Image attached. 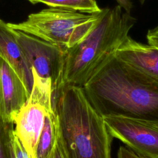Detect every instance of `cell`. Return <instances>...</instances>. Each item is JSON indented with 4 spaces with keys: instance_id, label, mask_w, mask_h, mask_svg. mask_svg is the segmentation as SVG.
I'll use <instances>...</instances> for the list:
<instances>
[{
    "instance_id": "cell-1",
    "label": "cell",
    "mask_w": 158,
    "mask_h": 158,
    "mask_svg": "<svg viewBox=\"0 0 158 158\" xmlns=\"http://www.w3.org/2000/svg\"><path fill=\"white\" fill-rule=\"evenodd\" d=\"M103 117H120L158 122V81L110 57L82 87Z\"/></svg>"
},
{
    "instance_id": "cell-2",
    "label": "cell",
    "mask_w": 158,
    "mask_h": 158,
    "mask_svg": "<svg viewBox=\"0 0 158 158\" xmlns=\"http://www.w3.org/2000/svg\"><path fill=\"white\" fill-rule=\"evenodd\" d=\"M68 158H110L113 137L82 87L64 85L53 103Z\"/></svg>"
},
{
    "instance_id": "cell-3",
    "label": "cell",
    "mask_w": 158,
    "mask_h": 158,
    "mask_svg": "<svg viewBox=\"0 0 158 158\" xmlns=\"http://www.w3.org/2000/svg\"><path fill=\"white\" fill-rule=\"evenodd\" d=\"M136 19L118 5L103 8L88 35L65 51L62 84L83 87L129 35Z\"/></svg>"
},
{
    "instance_id": "cell-4",
    "label": "cell",
    "mask_w": 158,
    "mask_h": 158,
    "mask_svg": "<svg viewBox=\"0 0 158 158\" xmlns=\"http://www.w3.org/2000/svg\"><path fill=\"white\" fill-rule=\"evenodd\" d=\"M102 10L95 14L49 7L30 14L20 23H7L14 30L33 35L64 49L83 40L100 19Z\"/></svg>"
},
{
    "instance_id": "cell-5",
    "label": "cell",
    "mask_w": 158,
    "mask_h": 158,
    "mask_svg": "<svg viewBox=\"0 0 158 158\" xmlns=\"http://www.w3.org/2000/svg\"><path fill=\"white\" fill-rule=\"evenodd\" d=\"M12 30L32 73L41 79L51 82L54 101L58 91L63 86L65 49L33 35Z\"/></svg>"
},
{
    "instance_id": "cell-6",
    "label": "cell",
    "mask_w": 158,
    "mask_h": 158,
    "mask_svg": "<svg viewBox=\"0 0 158 158\" xmlns=\"http://www.w3.org/2000/svg\"><path fill=\"white\" fill-rule=\"evenodd\" d=\"M104 120L113 138L142 156L158 158L157 122L120 117H104Z\"/></svg>"
},
{
    "instance_id": "cell-7",
    "label": "cell",
    "mask_w": 158,
    "mask_h": 158,
    "mask_svg": "<svg viewBox=\"0 0 158 158\" xmlns=\"http://www.w3.org/2000/svg\"><path fill=\"white\" fill-rule=\"evenodd\" d=\"M30 94L19 75L0 57V115L13 123L15 114L27 103Z\"/></svg>"
},
{
    "instance_id": "cell-8",
    "label": "cell",
    "mask_w": 158,
    "mask_h": 158,
    "mask_svg": "<svg viewBox=\"0 0 158 158\" xmlns=\"http://www.w3.org/2000/svg\"><path fill=\"white\" fill-rule=\"evenodd\" d=\"M48 110L44 106L27 101L13 118L14 130L31 158H36V148Z\"/></svg>"
},
{
    "instance_id": "cell-9",
    "label": "cell",
    "mask_w": 158,
    "mask_h": 158,
    "mask_svg": "<svg viewBox=\"0 0 158 158\" xmlns=\"http://www.w3.org/2000/svg\"><path fill=\"white\" fill-rule=\"evenodd\" d=\"M115 56L158 81V48L132 39L129 35L117 49Z\"/></svg>"
},
{
    "instance_id": "cell-10",
    "label": "cell",
    "mask_w": 158,
    "mask_h": 158,
    "mask_svg": "<svg viewBox=\"0 0 158 158\" xmlns=\"http://www.w3.org/2000/svg\"><path fill=\"white\" fill-rule=\"evenodd\" d=\"M0 57L14 69L30 95L33 85L31 70L12 28L8 26L7 23L1 19H0Z\"/></svg>"
},
{
    "instance_id": "cell-11",
    "label": "cell",
    "mask_w": 158,
    "mask_h": 158,
    "mask_svg": "<svg viewBox=\"0 0 158 158\" xmlns=\"http://www.w3.org/2000/svg\"><path fill=\"white\" fill-rule=\"evenodd\" d=\"M58 120L54 111L48 112L36 148V158H50L58 135Z\"/></svg>"
},
{
    "instance_id": "cell-12",
    "label": "cell",
    "mask_w": 158,
    "mask_h": 158,
    "mask_svg": "<svg viewBox=\"0 0 158 158\" xmlns=\"http://www.w3.org/2000/svg\"><path fill=\"white\" fill-rule=\"evenodd\" d=\"M33 4L43 3L50 7L62 8L83 13L95 14L102 10L96 0H30Z\"/></svg>"
},
{
    "instance_id": "cell-13",
    "label": "cell",
    "mask_w": 158,
    "mask_h": 158,
    "mask_svg": "<svg viewBox=\"0 0 158 158\" xmlns=\"http://www.w3.org/2000/svg\"><path fill=\"white\" fill-rule=\"evenodd\" d=\"M14 123L6 122L0 115V158H12L10 131Z\"/></svg>"
},
{
    "instance_id": "cell-14",
    "label": "cell",
    "mask_w": 158,
    "mask_h": 158,
    "mask_svg": "<svg viewBox=\"0 0 158 158\" xmlns=\"http://www.w3.org/2000/svg\"><path fill=\"white\" fill-rule=\"evenodd\" d=\"M10 148L12 158H31L15 133L14 128L10 131Z\"/></svg>"
},
{
    "instance_id": "cell-15",
    "label": "cell",
    "mask_w": 158,
    "mask_h": 158,
    "mask_svg": "<svg viewBox=\"0 0 158 158\" xmlns=\"http://www.w3.org/2000/svg\"><path fill=\"white\" fill-rule=\"evenodd\" d=\"M50 158H68L64 151L60 138L59 136V131H58V135L57 137V139L54 144Z\"/></svg>"
},
{
    "instance_id": "cell-16",
    "label": "cell",
    "mask_w": 158,
    "mask_h": 158,
    "mask_svg": "<svg viewBox=\"0 0 158 158\" xmlns=\"http://www.w3.org/2000/svg\"><path fill=\"white\" fill-rule=\"evenodd\" d=\"M117 158H147L142 156L126 146H120L117 152Z\"/></svg>"
},
{
    "instance_id": "cell-17",
    "label": "cell",
    "mask_w": 158,
    "mask_h": 158,
    "mask_svg": "<svg viewBox=\"0 0 158 158\" xmlns=\"http://www.w3.org/2000/svg\"><path fill=\"white\" fill-rule=\"evenodd\" d=\"M148 43L158 48V25L148 30L146 34Z\"/></svg>"
},
{
    "instance_id": "cell-18",
    "label": "cell",
    "mask_w": 158,
    "mask_h": 158,
    "mask_svg": "<svg viewBox=\"0 0 158 158\" xmlns=\"http://www.w3.org/2000/svg\"><path fill=\"white\" fill-rule=\"evenodd\" d=\"M119 6L127 13L130 14L133 8V4L131 0H115Z\"/></svg>"
},
{
    "instance_id": "cell-19",
    "label": "cell",
    "mask_w": 158,
    "mask_h": 158,
    "mask_svg": "<svg viewBox=\"0 0 158 158\" xmlns=\"http://www.w3.org/2000/svg\"><path fill=\"white\" fill-rule=\"evenodd\" d=\"M146 1V0H139V3L141 4V5H143V4L145 3Z\"/></svg>"
},
{
    "instance_id": "cell-20",
    "label": "cell",
    "mask_w": 158,
    "mask_h": 158,
    "mask_svg": "<svg viewBox=\"0 0 158 158\" xmlns=\"http://www.w3.org/2000/svg\"><path fill=\"white\" fill-rule=\"evenodd\" d=\"M28 1H30V0H28Z\"/></svg>"
}]
</instances>
